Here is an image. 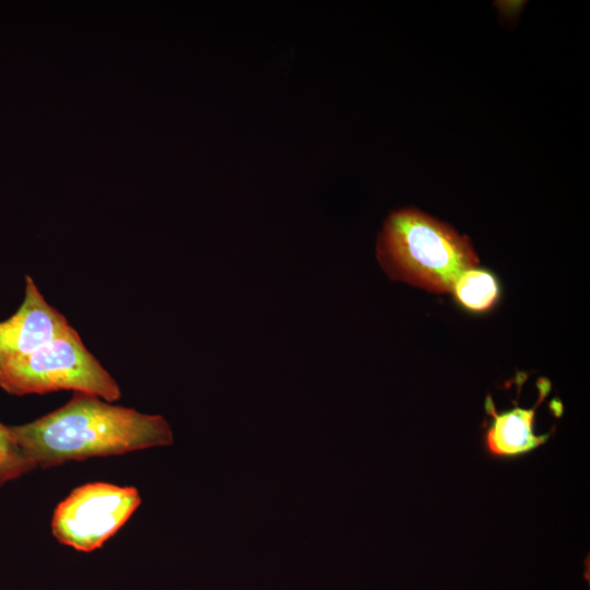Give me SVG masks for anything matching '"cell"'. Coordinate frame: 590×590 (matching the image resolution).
Segmentation results:
<instances>
[{
	"instance_id": "5b68a950",
	"label": "cell",
	"mask_w": 590,
	"mask_h": 590,
	"mask_svg": "<svg viewBox=\"0 0 590 590\" xmlns=\"http://www.w3.org/2000/svg\"><path fill=\"white\" fill-rule=\"evenodd\" d=\"M71 328L26 275L22 304L10 318L0 321V367L28 356Z\"/></svg>"
},
{
	"instance_id": "52a82bcc",
	"label": "cell",
	"mask_w": 590,
	"mask_h": 590,
	"mask_svg": "<svg viewBox=\"0 0 590 590\" xmlns=\"http://www.w3.org/2000/svg\"><path fill=\"white\" fill-rule=\"evenodd\" d=\"M451 292L467 309L484 311L493 307L498 299L499 286L491 272L472 267L457 278Z\"/></svg>"
},
{
	"instance_id": "6da1fadb",
	"label": "cell",
	"mask_w": 590,
	"mask_h": 590,
	"mask_svg": "<svg viewBox=\"0 0 590 590\" xmlns=\"http://www.w3.org/2000/svg\"><path fill=\"white\" fill-rule=\"evenodd\" d=\"M9 429L33 465L43 469L169 446L174 441L163 416L115 405L83 392H73L64 405Z\"/></svg>"
},
{
	"instance_id": "ba28073f",
	"label": "cell",
	"mask_w": 590,
	"mask_h": 590,
	"mask_svg": "<svg viewBox=\"0 0 590 590\" xmlns=\"http://www.w3.org/2000/svg\"><path fill=\"white\" fill-rule=\"evenodd\" d=\"M35 469L13 439L9 426L0 422V486Z\"/></svg>"
},
{
	"instance_id": "8992f818",
	"label": "cell",
	"mask_w": 590,
	"mask_h": 590,
	"mask_svg": "<svg viewBox=\"0 0 590 590\" xmlns=\"http://www.w3.org/2000/svg\"><path fill=\"white\" fill-rule=\"evenodd\" d=\"M539 400L532 408H520L517 404L510 410L497 412L492 397L485 399V411L491 422L485 429L483 444L486 452L496 459H516L543 446L552 435L551 432L536 434V409L551 390L550 381L540 379Z\"/></svg>"
},
{
	"instance_id": "3957f363",
	"label": "cell",
	"mask_w": 590,
	"mask_h": 590,
	"mask_svg": "<svg viewBox=\"0 0 590 590\" xmlns=\"http://www.w3.org/2000/svg\"><path fill=\"white\" fill-rule=\"evenodd\" d=\"M0 387L14 396L71 390L110 403L121 398L118 382L73 327L28 356L0 367Z\"/></svg>"
},
{
	"instance_id": "277c9868",
	"label": "cell",
	"mask_w": 590,
	"mask_h": 590,
	"mask_svg": "<svg viewBox=\"0 0 590 590\" xmlns=\"http://www.w3.org/2000/svg\"><path fill=\"white\" fill-rule=\"evenodd\" d=\"M141 504L135 487L93 482L74 488L52 516V535L63 545L93 552L129 520Z\"/></svg>"
},
{
	"instance_id": "7a4b0ae2",
	"label": "cell",
	"mask_w": 590,
	"mask_h": 590,
	"mask_svg": "<svg viewBox=\"0 0 590 590\" xmlns=\"http://www.w3.org/2000/svg\"><path fill=\"white\" fill-rule=\"evenodd\" d=\"M376 256L391 279L434 293L451 292L457 278L479 263L467 236L416 209L387 217Z\"/></svg>"
}]
</instances>
